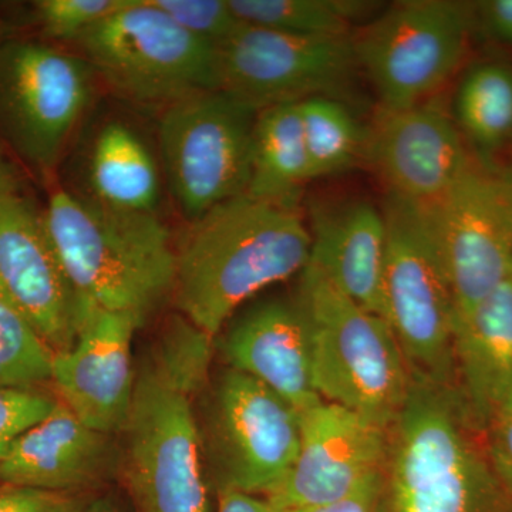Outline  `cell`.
Returning a JSON list of instances; mask_svg holds the SVG:
<instances>
[{
	"instance_id": "6da1fadb",
	"label": "cell",
	"mask_w": 512,
	"mask_h": 512,
	"mask_svg": "<svg viewBox=\"0 0 512 512\" xmlns=\"http://www.w3.org/2000/svg\"><path fill=\"white\" fill-rule=\"evenodd\" d=\"M214 339L175 320L137 369L123 433L128 488L140 512H210L195 394L207 383Z\"/></svg>"
},
{
	"instance_id": "7a4b0ae2",
	"label": "cell",
	"mask_w": 512,
	"mask_h": 512,
	"mask_svg": "<svg viewBox=\"0 0 512 512\" xmlns=\"http://www.w3.org/2000/svg\"><path fill=\"white\" fill-rule=\"evenodd\" d=\"M387 483L392 512H512V477L457 383L412 376Z\"/></svg>"
},
{
	"instance_id": "3957f363",
	"label": "cell",
	"mask_w": 512,
	"mask_h": 512,
	"mask_svg": "<svg viewBox=\"0 0 512 512\" xmlns=\"http://www.w3.org/2000/svg\"><path fill=\"white\" fill-rule=\"evenodd\" d=\"M311 244L298 207L247 192L222 202L175 245V306L215 340L242 303L302 272Z\"/></svg>"
},
{
	"instance_id": "277c9868",
	"label": "cell",
	"mask_w": 512,
	"mask_h": 512,
	"mask_svg": "<svg viewBox=\"0 0 512 512\" xmlns=\"http://www.w3.org/2000/svg\"><path fill=\"white\" fill-rule=\"evenodd\" d=\"M43 220L64 274L83 302L141 322L173 296L175 245L157 214L116 210L57 190Z\"/></svg>"
},
{
	"instance_id": "5b68a950",
	"label": "cell",
	"mask_w": 512,
	"mask_h": 512,
	"mask_svg": "<svg viewBox=\"0 0 512 512\" xmlns=\"http://www.w3.org/2000/svg\"><path fill=\"white\" fill-rule=\"evenodd\" d=\"M298 301L311 322L316 392L389 430L402 412L412 375L387 320L311 265L301 272Z\"/></svg>"
},
{
	"instance_id": "8992f818",
	"label": "cell",
	"mask_w": 512,
	"mask_h": 512,
	"mask_svg": "<svg viewBox=\"0 0 512 512\" xmlns=\"http://www.w3.org/2000/svg\"><path fill=\"white\" fill-rule=\"evenodd\" d=\"M76 43L111 92L136 106L165 110L221 90L220 46L191 35L150 0H130Z\"/></svg>"
},
{
	"instance_id": "52a82bcc",
	"label": "cell",
	"mask_w": 512,
	"mask_h": 512,
	"mask_svg": "<svg viewBox=\"0 0 512 512\" xmlns=\"http://www.w3.org/2000/svg\"><path fill=\"white\" fill-rule=\"evenodd\" d=\"M383 298L410 375L456 382L457 306L423 210L387 194Z\"/></svg>"
},
{
	"instance_id": "ba28073f",
	"label": "cell",
	"mask_w": 512,
	"mask_h": 512,
	"mask_svg": "<svg viewBox=\"0 0 512 512\" xmlns=\"http://www.w3.org/2000/svg\"><path fill=\"white\" fill-rule=\"evenodd\" d=\"M82 56L36 40L0 42V137L40 175L56 170L96 90Z\"/></svg>"
},
{
	"instance_id": "9c48e42d",
	"label": "cell",
	"mask_w": 512,
	"mask_h": 512,
	"mask_svg": "<svg viewBox=\"0 0 512 512\" xmlns=\"http://www.w3.org/2000/svg\"><path fill=\"white\" fill-rule=\"evenodd\" d=\"M259 110L224 90L163 110L158 128L165 181L188 222L245 194Z\"/></svg>"
},
{
	"instance_id": "30bf717a",
	"label": "cell",
	"mask_w": 512,
	"mask_h": 512,
	"mask_svg": "<svg viewBox=\"0 0 512 512\" xmlns=\"http://www.w3.org/2000/svg\"><path fill=\"white\" fill-rule=\"evenodd\" d=\"M217 491L268 497L288 476L301 444V413L254 377L224 370L200 423Z\"/></svg>"
},
{
	"instance_id": "8fae6325",
	"label": "cell",
	"mask_w": 512,
	"mask_h": 512,
	"mask_svg": "<svg viewBox=\"0 0 512 512\" xmlns=\"http://www.w3.org/2000/svg\"><path fill=\"white\" fill-rule=\"evenodd\" d=\"M474 6L453 0L394 3L353 39L380 109L416 106L454 76L467 55Z\"/></svg>"
},
{
	"instance_id": "7c38bea8",
	"label": "cell",
	"mask_w": 512,
	"mask_h": 512,
	"mask_svg": "<svg viewBox=\"0 0 512 512\" xmlns=\"http://www.w3.org/2000/svg\"><path fill=\"white\" fill-rule=\"evenodd\" d=\"M457 306V322L512 269V167L471 161L456 184L420 205Z\"/></svg>"
},
{
	"instance_id": "4fadbf2b",
	"label": "cell",
	"mask_w": 512,
	"mask_h": 512,
	"mask_svg": "<svg viewBox=\"0 0 512 512\" xmlns=\"http://www.w3.org/2000/svg\"><path fill=\"white\" fill-rule=\"evenodd\" d=\"M221 90L256 110L340 99L356 74L352 36L302 37L244 23L220 46Z\"/></svg>"
},
{
	"instance_id": "5bb4252c",
	"label": "cell",
	"mask_w": 512,
	"mask_h": 512,
	"mask_svg": "<svg viewBox=\"0 0 512 512\" xmlns=\"http://www.w3.org/2000/svg\"><path fill=\"white\" fill-rule=\"evenodd\" d=\"M387 463L389 430L323 400L301 414L298 456L264 498L286 512L335 503L386 474Z\"/></svg>"
},
{
	"instance_id": "9a60e30c",
	"label": "cell",
	"mask_w": 512,
	"mask_h": 512,
	"mask_svg": "<svg viewBox=\"0 0 512 512\" xmlns=\"http://www.w3.org/2000/svg\"><path fill=\"white\" fill-rule=\"evenodd\" d=\"M0 301L29 322L53 352L73 348L84 302L57 259L43 212L23 194L0 200Z\"/></svg>"
},
{
	"instance_id": "2e32d148",
	"label": "cell",
	"mask_w": 512,
	"mask_h": 512,
	"mask_svg": "<svg viewBox=\"0 0 512 512\" xmlns=\"http://www.w3.org/2000/svg\"><path fill=\"white\" fill-rule=\"evenodd\" d=\"M363 156L387 194L419 205L443 197L473 161L456 120L433 100L379 109L367 128Z\"/></svg>"
},
{
	"instance_id": "e0dca14e",
	"label": "cell",
	"mask_w": 512,
	"mask_h": 512,
	"mask_svg": "<svg viewBox=\"0 0 512 512\" xmlns=\"http://www.w3.org/2000/svg\"><path fill=\"white\" fill-rule=\"evenodd\" d=\"M143 325L130 313L84 302L73 348L55 353L52 383L59 400L93 430L114 436L126 427L137 376L131 346Z\"/></svg>"
},
{
	"instance_id": "ac0fdd59",
	"label": "cell",
	"mask_w": 512,
	"mask_h": 512,
	"mask_svg": "<svg viewBox=\"0 0 512 512\" xmlns=\"http://www.w3.org/2000/svg\"><path fill=\"white\" fill-rule=\"evenodd\" d=\"M218 348L229 369L254 377L299 413L323 402L313 382L311 322L298 298L252 306L225 330Z\"/></svg>"
},
{
	"instance_id": "d6986e66",
	"label": "cell",
	"mask_w": 512,
	"mask_h": 512,
	"mask_svg": "<svg viewBox=\"0 0 512 512\" xmlns=\"http://www.w3.org/2000/svg\"><path fill=\"white\" fill-rule=\"evenodd\" d=\"M109 434L84 424L57 399L52 412L15 437L0 456V481L72 493L100 483L116 463Z\"/></svg>"
},
{
	"instance_id": "ffe728a7",
	"label": "cell",
	"mask_w": 512,
	"mask_h": 512,
	"mask_svg": "<svg viewBox=\"0 0 512 512\" xmlns=\"http://www.w3.org/2000/svg\"><path fill=\"white\" fill-rule=\"evenodd\" d=\"M309 232L312 244L308 265L367 311L386 319L383 211L365 200L318 204L311 211Z\"/></svg>"
},
{
	"instance_id": "44dd1931",
	"label": "cell",
	"mask_w": 512,
	"mask_h": 512,
	"mask_svg": "<svg viewBox=\"0 0 512 512\" xmlns=\"http://www.w3.org/2000/svg\"><path fill=\"white\" fill-rule=\"evenodd\" d=\"M456 382L487 427L512 389V269L457 322Z\"/></svg>"
},
{
	"instance_id": "7402d4cb",
	"label": "cell",
	"mask_w": 512,
	"mask_h": 512,
	"mask_svg": "<svg viewBox=\"0 0 512 512\" xmlns=\"http://www.w3.org/2000/svg\"><path fill=\"white\" fill-rule=\"evenodd\" d=\"M93 200L116 210L157 214L161 177L143 138L121 121H110L94 140L89 160Z\"/></svg>"
},
{
	"instance_id": "603a6c76",
	"label": "cell",
	"mask_w": 512,
	"mask_h": 512,
	"mask_svg": "<svg viewBox=\"0 0 512 512\" xmlns=\"http://www.w3.org/2000/svg\"><path fill=\"white\" fill-rule=\"evenodd\" d=\"M312 180L298 103L266 107L256 116L247 194L298 207Z\"/></svg>"
},
{
	"instance_id": "cb8c5ba5",
	"label": "cell",
	"mask_w": 512,
	"mask_h": 512,
	"mask_svg": "<svg viewBox=\"0 0 512 512\" xmlns=\"http://www.w3.org/2000/svg\"><path fill=\"white\" fill-rule=\"evenodd\" d=\"M454 120L460 133L485 163L512 147V67L481 62L461 80L454 99Z\"/></svg>"
},
{
	"instance_id": "d4e9b609",
	"label": "cell",
	"mask_w": 512,
	"mask_h": 512,
	"mask_svg": "<svg viewBox=\"0 0 512 512\" xmlns=\"http://www.w3.org/2000/svg\"><path fill=\"white\" fill-rule=\"evenodd\" d=\"M242 22L302 37L350 36L355 20L376 9L365 0H229Z\"/></svg>"
},
{
	"instance_id": "484cf974",
	"label": "cell",
	"mask_w": 512,
	"mask_h": 512,
	"mask_svg": "<svg viewBox=\"0 0 512 512\" xmlns=\"http://www.w3.org/2000/svg\"><path fill=\"white\" fill-rule=\"evenodd\" d=\"M298 106L312 180L343 173L363 156L367 130L342 101L311 97Z\"/></svg>"
},
{
	"instance_id": "4316f807",
	"label": "cell",
	"mask_w": 512,
	"mask_h": 512,
	"mask_svg": "<svg viewBox=\"0 0 512 512\" xmlns=\"http://www.w3.org/2000/svg\"><path fill=\"white\" fill-rule=\"evenodd\" d=\"M55 352L18 312L0 301V389L52 382Z\"/></svg>"
},
{
	"instance_id": "83f0119b",
	"label": "cell",
	"mask_w": 512,
	"mask_h": 512,
	"mask_svg": "<svg viewBox=\"0 0 512 512\" xmlns=\"http://www.w3.org/2000/svg\"><path fill=\"white\" fill-rule=\"evenodd\" d=\"M130 0H36L33 18L47 39L77 42L87 32Z\"/></svg>"
},
{
	"instance_id": "f1b7e54d",
	"label": "cell",
	"mask_w": 512,
	"mask_h": 512,
	"mask_svg": "<svg viewBox=\"0 0 512 512\" xmlns=\"http://www.w3.org/2000/svg\"><path fill=\"white\" fill-rule=\"evenodd\" d=\"M178 26L202 40L221 46L244 26L229 0H150Z\"/></svg>"
},
{
	"instance_id": "f546056e",
	"label": "cell",
	"mask_w": 512,
	"mask_h": 512,
	"mask_svg": "<svg viewBox=\"0 0 512 512\" xmlns=\"http://www.w3.org/2000/svg\"><path fill=\"white\" fill-rule=\"evenodd\" d=\"M56 402L39 389H0V456L10 441L52 412Z\"/></svg>"
},
{
	"instance_id": "4dcf8cb0",
	"label": "cell",
	"mask_w": 512,
	"mask_h": 512,
	"mask_svg": "<svg viewBox=\"0 0 512 512\" xmlns=\"http://www.w3.org/2000/svg\"><path fill=\"white\" fill-rule=\"evenodd\" d=\"M84 505L72 493L37 490L5 484L0 488V512H83Z\"/></svg>"
},
{
	"instance_id": "1f68e13d",
	"label": "cell",
	"mask_w": 512,
	"mask_h": 512,
	"mask_svg": "<svg viewBox=\"0 0 512 512\" xmlns=\"http://www.w3.org/2000/svg\"><path fill=\"white\" fill-rule=\"evenodd\" d=\"M293 512H392L387 471L342 500Z\"/></svg>"
},
{
	"instance_id": "d6a6232c",
	"label": "cell",
	"mask_w": 512,
	"mask_h": 512,
	"mask_svg": "<svg viewBox=\"0 0 512 512\" xmlns=\"http://www.w3.org/2000/svg\"><path fill=\"white\" fill-rule=\"evenodd\" d=\"M474 19L495 42L512 46V0H485L474 6Z\"/></svg>"
},
{
	"instance_id": "836d02e7",
	"label": "cell",
	"mask_w": 512,
	"mask_h": 512,
	"mask_svg": "<svg viewBox=\"0 0 512 512\" xmlns=\"http://www.w3.org/2000/svg\"><path fill=\"white\" fill-rule=\"evenodd\" d=\"M487 430L495 454L512 477V389L491 414Z\"/></svg>"
},
{
	"instance_id": "e575fe53",
	"label": "cell",
	"mask_w": 512,
	"mask_h": 512,
	"mask_svg": "<svg viewBox=\"0 0 512 512\" xmlns=\"http://www.w3.org/2000/svg\"><path fill=\"white\" fill-rule=\"evenodd\" d=\"M218 493L217 512H286L279 510L264 497L222 490Z\"/></svg>"
},
{
	"instance_id": "d590c367",
	"label": "cell",
	"mask_w": 512,
	"mask_h": 512,
	"mask_svg": "<svg viewBox=\"0 0 512 512\" xmlns=\"http://www.w3.org/2000/svg\"><path fill=\"white\" fill-rule=\"evenodd\" d=\"M22 194V180L18 170L0 150V200Z\"/></svg>"
},
{
	"instance_id": "8d00e7d4",
	"label": "cell",
	"mask_w": 512,
	"mask_h": 512,
	"mask_svg": "<svg viewBox=\"0 0 512 512\" xmlns=\"http://www.w3.org/2000/svg\"><path fill=\"white\" fill-rule=\"evenodd\" d=\"M83 512H120V511L117 510V508L114 507L113 504L109 503V501L100 500V501H96V503H93L92 505H89V507L84 508Z\"/></svg>"
},
{
	"instance_id": "74e56055",
	"label": "cell",
	"mask_w": 512,
	"mask_h": 512,
	"mask_svg": "<svg viewBox=\"0 0 512 512\" xmlns=\"http://www.w3.org/2000/svg\"><path fill=\"white\" fill-rule=\"evenodd\" d=\"M9 39L8 36H6V29L5 26L0 23V42H3V40Z\"/></svg>"
}]
</instances>
